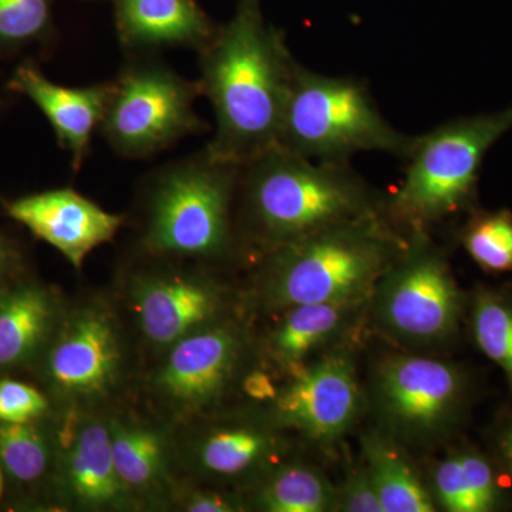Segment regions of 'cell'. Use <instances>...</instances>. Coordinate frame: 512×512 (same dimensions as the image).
I'll return each mask as SVG.
<instances>
[{
  "label": "cell",
  "instance_id": "cell-1",
  "mask_svg": "<svg viewBox=\"0 0 512 512\" xmlns=\"http://www.w3.org/2000/svg\"><path fill=\"white\" fill-rule=\"evenodd\" d=\"M200 52L197 83L217 120L205 154L244 167L278 146L298 62L284 32L266 22L261 0H238L234 16Z\"/></svg>",
  "mask_w": 512,
  "mask_h": 512
},
{
  "label": "cell",
  "instance_id": "cell-2",
  "mask_svg": "<svg viewBox=\"0 0 512 512\" xmlns=\"http://www.w3.org/2000/svg\"><path fill=\"white\" fill-rule=\"evenodd\" d=\"M244 232L262 254L325 229L387 215L350 163H322L275 146L242 167Z\"/></svg>",
  "mask_w": 512,
  "mask_h": 512
},
{
  "label": "cell",
  "instance_id": "cell-3",
  "mask_svg": "<svg viewBox=\"0 0 512 512\" xmlns=\"http://www.w3.org/2000/svg\"><path fill=\"white\" fill-rule=\"evenodd\" d=\"M387 215L346 222L265 252L258 276L266 308L370 299L404 247Z\"/></svg>",
  "mask_w": 512,
  "mask_h": 512
},
{
  "label": "cell",
  "instance_id": "cell-4",
  "mask_svg": "<svg viewBox=\"0 0 512 512\" xmlns=\"http://www.w3.org/2000/svg\"><path fill=\"white\" fill-rule=\"evenodd\" d=\"M416 138L384 119L362 80L328 76L296 63L279 147L322 163H350L360 153L406 160Z\"/></svg>",
  "mask_w": 512,
  "mask_h": 512
},
{
  "label": "cell",
  "instance_id": "cell-5",
  "mask_svg": "<svg viewBox=\"0 0 512 512\" xmlns=\"http://www.w3.org/2000/svg\"><path fill=\"white\" fill-rule=\"evenodd\" d=\"M512 128V106L447 121L417 136L386 212L404 232L426 231L470 207L485 154Z\"/></svg>",
  "mask_w": 512,
  "mask_h": 512
},
{
  "label": "cell",
  "instance_id": "cell-6",
  "mask_svg": "<svg viewBox=\"0 0 512 512\" xmlns=\"http://www.w3.org/2000/svg\"><path fill=\"white\" fill-rule=\"evenodd\" d=\"M242 167L202 154L161 171L148 192L143 245L151 254L221 261L237 245L232 207Z\"/></svg>",
  "mask_w": 512,
  "mask_h": 512
},
{
  "label": "cell",
  "instance_id": "cell-7",
  "mask_svg": "<svg viewBox=\"0 0 512 512\" xmlns=\"http://www.w3.org/2000/svg\"><path fill=\"white\" fill-rule=\"evenodd\" d=\"M463 308L444 252L429 232H407L406 247L370 299L377 328L400 345L430 348L453 338Z\"/></svg>",
  "mask_w": 512,
  "mask_h": 512
},
{
  "label": "cell",
  "instance_id": "cell-8",
  "mask_svg": "<svg viewBox=\"0 0 512 512\" xmlns=\"http://www.w3.org/2000/svg\"><path fill=\"white\" fill-rule=\"evenodd\" d=\"M467 380L457 366L420 353L384 357L373 377L379 429L404 448L436 446L457 426Z\"/></svg>",
  "mask_w": 512,
  "mask_h": 512
},
{
  "label": "cell",
  "instance_id": "cell-9",
  "mask_svg": "<svg viewBox=\"0 0 512 512\" xmlns=\"http://www.w3.org/2000/svg\"><path fill=\"white\" fill-rule=\"evenodd\" d=\"M201 94L190 83L158 63L128 67L111 86L101 128L110 146L127 157H146L188 134L207 130L195 114Z\"/></svg>",
  "mask_w": 512,
  "mask_h": 512
},
{
  "label": "cell",
  "instance_id": "cell-10",
  "mask_svg": "<svg viewBox=\"0 0 512 512\" xmlns=\"http://www.w3.org/2000/svg\"><path fill=\"white\" fill-rule=\"evenodd\" d=\"M126 362L120 320L100 301L64 312L40 359L47 389L66 409H93L110 397L123 380Z\"/></svg>",
  "mask_w": 512,
  "mask_h": 512
},
{
  "label": "cell",
  "instance_id": "cell-11",
  "mask_svg": "<svg viewBox=\"0 0 512 512\" xmlns=\"http://www.w3.org/2000/svg\"><path fill=\"white\" fill-rule=\"evenodd\" d=\"M248 352L245 330L225 318L178 340L148 380L151 396L173 419L201 417L222 402Z\"/></svg>",
  "mask_w": 512,
  "mask_h": 512
},
{
  "label": "cell",
  "instance_id": "cell-12",
  "mask_svg": "<svg viewBox=\"0 0 512 512\" xmlns=\"http://www.w3.org/2000/svg\"><path fill=\"white\" fill-rule=\"evenodd\" d=\"M288 377L265 412L279 429L332 447L356 426L365 394L346 346L315 357Z\"/></svg>",
  "mask_w": 512,
  "mask_h": 512
},
{
  "label": "cell",
  "instance_id": "cell-13",
  "mask_svg": "<svg viewBox=\"0 0 512 512\" xmlns=\"http://www.w3.org/2000/svg\"><path fill=\"white\" fill-rule=\"evenodd\" d=\"M286 431L268 414L224 416L195 429L184 447V461L195 476L215 485L254 484L289 453Z\"/></svg>",
  "mask_w": 512,
  "mask_h": 512
},
{
  "label": "cell",
  "instance_id": "cell-14",
  "mask_svg": "<svg viewBox=\"0 0 512 512\" xmlns=\"http://www.w3.org/2000/svg\"><path fill=\"white\" fill-rule=\"evenodd\" d=\"M57 431L55 481L63 503L83 511H127L138 507L117 476L109 420L92 409L67 407Z\"/></svg>",
  "mask_w": 512,
  "mask_h": 512
},
{
  "label": "cell",
  "instance_id": "cell-15",
  "mask_svg": "<svg viewBox=\"0 0 512 512\" xmlns=\"http://www.w3.org/2000/svg\"><path fill=\"white\" fill-rule=\"evenodd\" d=\"M130 302L141 336L158 353L185 336L228 318L224 286L192 272H148L134 276Z\"/></svg>",
  "mask_w": 512,
  "mask_h": 512
},
{
  "label": "cell",
  "instance_id": "cell-16",
  "mask_svg": "<svg viewBox=\"0 0 512 512\" xmlns=\"http://www.w3.org/2000/svg\"><path fill=\"white\" fill-rule=\"evenodd\" d=\"M6 211L56 248L79 271L87 256L116 237L121 215L110 214L79 192L63 188L9 202Z\"/></svg>",
  "mask_w": 512,
  "mask_h": 512
},
{
  "label": "cell",
  "instance_id": "cell-17",
  "mask_svg": "<svg viewBox=\"0 0 512 512\" xmlns=\"http://www.w3.org/2000/svg\"><path fill=\"white\" fill-rule=\"evenodd\" d=\"M370 299L306 303L282 309L264 339L266 359L282 375L291 376L315 357L345 346L346 339L369 315Z\"/></svg>",
  "mask_w": 512,
  "mask_h": 512
},
{
  "label": "cell",
  "instance_id": "cell-18",
  "mask_svg": "<svg viewBox=\"0 0 512 512\" xmlns=\"http://www.w3.org/2000/svg\"><path fill=\"white\" fill-rule=\"evenodd\" d=\"M107 420L117 476L138 507L174 497L177 450L168 431L124 414H111Z\"/></svg>",
  "mask_w": 512,
  "mask_h": 512
},
{
  "label": "cell",
  "instance_id": "cell-19",
  "mask_svg": "<svg viewBox=\"0 0 512 512\" xmlns=\"http://www.w3.org/2000/svg\"><path fill=\"white\" fill-rule=\"evenodd\" d=\"M111 86L70 89L50 82L33 66H20L12 79L13 89L28 96L55 128L60 143L72 153L76 170L87 156L93 131L103 121Z\"/></svg>",
  "mask_w": 512,
  "mask_h": 512
},
{
  "label": "cell",
  "instance_id": "cell-20",
  "mask_svg": "<svg viewBox=\"0 0 512 512\" xmlns=\"http://www.w3.org/2000/svg\"><path fill=\"white\" fill-rule=\"evenodd\" d=\"M114 13L121 43L134 50H202L218 30L197 0H114Z\"/></svg>",
  "mask_w": 512,
  "mask_h": 512
},
{
  "label": "cell",
  "instance_id": "cell-21",
  "mask_svg": "<svg viewBox=\"0 0 512 512\" xmlns=\"http://www.w3.org/2000/svg\"><path fill=\"white\" fill-rule=\"evenodd\" d=\"M63 313L45 286L22 284L0 292V369L40 362Z\"/></svg>",
  "mask_w": 512,
  "mask_h": 512
},
{
  "label": "cell",
  "instance_id": "cell-22",
  "mask_svg": "<svg viewBox=\"0 0 512 512\" xmlns=\"http://www.w3.org/2000/svg\"><path fill=\"white\" fill-rule=\"evenodd\" d=\"M362 454L384 512L437 510L429 485L421 480L399 441L380 429L367 431L362 437Z\"/></svg>",
  "mask_w": 512,
  "mask_h": 512
},
{
  "label": "cell",
  "instance_id": "cell-23",
  "mask_svg": "<svg viewBox=\"0 0 512 512\" xmlns=\"http://www.w3.org/2000/svg\"><path fill=\"white\" fill-rule=\"evenodd\" d=\"M241 495L247 510L336 512V485L318 467L301 461H281Z\"/></svg>",
  "mask_w": 512,
  "mask_h": 512
},
{
  "label": "cell",
  "instance_id": "cell-24",
  "mask_svg": "<svg viewBox=\"0 0 512 512\" xmlns=\"http://www.w3.org/2000/svg\"><path fill=\"white\" fill-rule=\"evenodd\" d=\"M436 507L448 512H490L500 507V484L490 461L474 450L448 454L430 473Z\"/></svg>",
  "mask_w": 512,
  "mask_h": 512
},
{
  "label": "cell",
  "instance_id": "cell-25",
  "mask_svg": "<svg viewBox=\"0 0 512 512\" xmlns=\"http://www.w3.org/2000/svg\"><path fill=\"white\" fill-rule=\"evenodd\" d=\"M56 454V434L37 420H0V467L13 483L33 485L55 473Z\"/></svg>",
  "mask_w": 512,
  "mask_h": 512
},
{
  "label": "cell",
  "instance_id": "cell-26",
  "mask_svg": "<svg viewBox=\"0 0 512 512\" xmlns=\"http://www.w3.org/2000/svg\"><path fill=\"white\" fill-rule=\"evenodd\" d=\"M471 325L478 348L503 370L512 387V298L498 292H478Z\"/></svg>",
  "mask_w": 512,
  "mask_h": 512
},
{
  "label": "cell",
  "instance_id": "cell-27",
  "mask_svg": "<svg viewBox=\"0 0 512 512\" xmlns=\"http://www.w3.org/2000/svg\"><path fill=\"white\" fill-rule=\"evenodd\" d=\"M460 241L467 254L488 272H512V212H476Z\"/></svg>",
  "mask_w": 512,
  "mask_h": 512
},
{
  "label": "cell",
  "instance_id": "cell-28",
  "mask_svg": "<svg viewBox=\"0 0 512 512\" xmlns=\"http://www.w3.org/2000/svg\"><path fill=\"white\" fill-rule=\"evenodd\" d=\"M50 0H0V43L19 45L45 33Z\"/></svg>",
  "mask_w": 512,
  "mask_h": 512
},
{
  "label": "cell",
  "instance_id": "cell-29",
  "mask_svg": "<svg viewBox=\"0 0 512 512\" xmlns=\"http://www.w3.org/2000/svg\"><path fill=\"white\" fill-rule=\"evenodd\" d=\"M47 410L49 402L35 387L10 379L0 382V420H39Z\"/></svg>",
  "mask_w": 512,
  "mask_h": 512
},
{
  "label": "cell",
  "instance_id": "cell-30",
  "mask_svg": "<svg viewBox=\"0 0 512 512\" xmlns=\"http://www.w3.org/2000/svg\"><path fill=\"white\" fill-rule=\"evenodd\" d=\"M336 512H384L365 464L350 468L336 485Z\"/></svg>",
  "mask_w": 512,
  "mask_h": 512
},
{
  "label": "cell",
  "instance_id": "cell-31",
  "mask_svg": "<svg viewBox=\"0 0 512 512\" xmlns=\"http://www.w3.org/2000/svg\"><path fill=\"white\" fill-rule=\"evenodd\" d=\"M178 510L187 512H238L247 511L241 494L228 493L220 488H195L174 495Z\"/></svg>",
  "mask_w": 512,
  "mask_h": 512
},
{
  "label": "cell",
  "instance_id": "cell-32",
  "mask_svg": "<svg viewBox=\"0 0 512 512\" xmlns=\"http://www.w3.org/2000/svg\"><path fill=\"white\" fill-rule=\"evenodd\" d=\"M244 392L256 402L269 404L275 399L278 389H276L271 376L266 375L264 370H252L244 377L242 382Z\"/></svg>",
  "mask_w": 512,
  "mask_h": 512
},
{
  "label": "cell",
  "instance_id": "cell-33",
  "mask_svg": "<svg viewBox=\"0 0 512 512\" xmlns=\"http://www.w3.org/2000/svg\"><path fill=\"white\" fill-rule=\"evenodd\" d=\"M500 453L503 456L505 467L508 468L512 476V421L500 434Z\"/></svg>",
  "mask_w": 512,
  "mask_h": 512
},
{
  "label": "cell",
  "instance_id": "cell-34",
  "mask_svg": "<svg viewBox=\"0 0 512 512\" xmlns=\"http://www.w3.org/2000/svg\"><path fill=\"white\" fill-rule=\"evenodd\" d=\"M10 262H12V252H10L8 244L0 238V286H2L5 276L8 275Z\"/></svg>",
  "mask_w": 512,
  "mask_h": 512
},
{
  "label": "cell",
  "instance_id": "cell-35",
  "mask_svg": "<svg viewBox=\"0 0 512 512\" xmlns=\"http://www.w3.org/2000/svg\"><path fill=\"white\" fill-rule=\"evenodd\" d=\"M2 491H3V471H2V467H0V497H2Z\"/></svg>",
  "mask_w": 512,
  "mask_h": 512
}]
</instances>
